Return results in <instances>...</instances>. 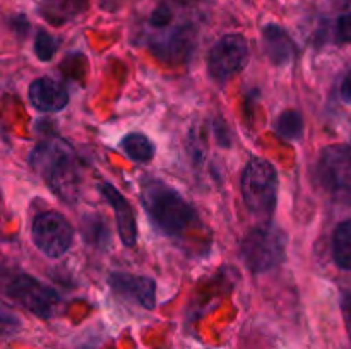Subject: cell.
<instances>
[{
    "label": "cell",
    "instance_id": "obj_1",
    "mask_svg": "<svg viewBox=\"0 0 351 349\" xmlns=\"http://www.w3.org/2000/svg\"><path fill=\"white\" fill-rule=\"evenodd\" d=\"M201 12L189 0H163L151 10L146 23V43L165 64H184L199 41Z\"/></svg>",
    "mask_w": 351,
    "mask_h": 349
},
{
    "label": "cell",
    "instance_id": "obj_2",
    "mask_svg": "<svg viewBox=\"0 0 351 349\" xmlns=\"http://www.w3.org/2000/svg\"><path fill=\"white\" fill-rule=\"evenodd\" d=\"M29 164L48 187L65 202L74 204L79 197V161L74 149L60 139L43 140L29 154Z\"/></svg>",
    "mask_w": 351,
    "mask_h": 349
},
{
    "label": "cell",
    "instance_id": "obj_3",
    "mask_svg": "<svg viewBox=\"0 0 351 349\" xmlns=\"http://www.w3.org/2000/svg\"><path fill=\"white\" fill-rule=\"evenodd\" d=\"M141 202L154 228L168 236L182 235L195 218L192 205L175 188L154 178L141 183Z\"/></svg>",
    "mask_w": 351,
    "mask_h": 349
},
{
    "label": "cell",
    "instance_id": "obj_4",
    "mask_svg": "<svg viewBox=\"0 0 351 349\" xmlns=\"http://www.w3.org/2000/svg\"><path fill=\"white\" fill-rule=\"evenodd\" d=\"M315 183L338 204L351 205V147L329 146L315 164Z\"/></svg>",
    "mask_w": 351,
    "mask_h": 349
},
{
    "label": "cell",
    "instance_id": "obj_5",
    "mask_svg": "<svg viewBox=\"0 0 351 349\" xmlns=\"http://www.w3.org/2000/svg\"><path fill=\"white\" fill-rule=\"evenodd\" d=\"M242 195L252 214L264 218L273 214L278 197V173L269 161L254 157L247 163L242 173Z\"/></svg>",
    "mask_w": 351,
    "mask_h": 349
},
{
    "label": "cell",
    "instance_id": "obj_6",
    "mask_svg": "<svg viewBox=\"0 0 351 349\" xmlns=\"http://www.w3.org/2000/svg\"><path fill=\"white\" fill-rule=\"evenodd\" d=\"M242 257L252 272H267L285 262L287 235L274 224L257 226L243 238Z\"/></svg>",
    "mask_w": 351,
    "mask_h": 349
},
{
    "label": "cell",
    "instance_id": "obj_7",
    "mask_svg": "<svg viewBox=\"0 0 351 349\" xmlns=\"http://www.w3.org/2000/svg\"><path fill=\"white\" fill-rule=\"evenodd\" d=\"M247 62H249V43L239 33H230L219 38L208 51L206 58L208 74L219 84H225L240 74Z\"/></svg>",
    "mask_w": 351,
    "mask_h": 349
},
{
    "label": "cell",
    "instance_id": "obj_8",
    "mask_svg": "<svg viewBox=\"0 0 351 349\" xmlns=\"http://www.w3.org/2000/svg\"><path fill=\"white\" fill-rule=\"evenodd\" d=\"M31 236L36 248L43 255H47L48 259H58L71 248L74 229L60 212L48 211L34 218Z\"/></svg>",
    "mask_w": 351,
    "mask_h": 349
},
{
    "label": "cell",
    "instance_id": "obj_9",
    "mask_svg": "<svg viewBox=\"0 0 351 349\" xmlns=\"http://www.w3.org/2000/svg\"><path fill=\"white\" fill-rule=\"evenodd\" d=\"M7 294L21 307L27 308L31 313L41 318L51 317L58 303V294L53 287L40 283L27 274L14 277L7 286Z\"/></svg>",
    "mask_w": 351,
    "mask_h": 349
},
{
    "label": "cell",
    "instance_id": "obj_10",
    "mask_svg": "<svg viewBox=\"0 0 351 349\" xmlns=\"http://www.w3.org/2000/svg\"><path fill=\"white\" fill-rule=\"evenodd\" d=\"M108 286L115 294L137 303L146 310H153L156 305V283L151 277L136 276L127 272H112Z\"/></svg>",
    "mask_w": 351,
    "mask_h": 349
},
{
    "label": "cell",
    "instance_id": "obj_11",
    "mask_svg": "<svg viewBox=\"0 0 351 349\" xmlns=\"http://www.w3.org/2000/svg\"><path fill=\"white\" fill-rule=\"evenodd\" d=\"M99 194L105 197V201L108 202L110 207L115 212L117 228H119L122 243L125 246H134L137 240V222L130 202L108 181L99 183Z\"/></svg>",
    "mask_w": 351,
    "mask_h": 349
},
{
    "label": "cell",
    "instance_id": "obj_12",
    "mask_svg": "<svg viewBox=\"0 0 351 349\" xmlns=\"http://www.w3.org/2000/svg\"><path fill=\"white\" fill-rule=\"evenodd\" d=\"M29 99L40 112H60L67 106L69 92L58 81L50 77L34 79L29 84Z\"/></svg>",
    "mask_w": 351,
    "mask_h": 349
},
{
    "label": "cell",
    "instance_id": "obj_13",
    "mask_svg": "<svg viewBox=\"0 0 351 349\" xmlns=\"http://www.w3.org/2000/svg\"><path fill=\"white\" fill-rule=\"evenodd\" d=\"M263 43L267 58L276 67L291 64L297 55V47L290 34L278 24H266L263 27Z\"/></svg>",
    "mask_w": 351,
    "mask_h": 349
},
{
    "label": "cell",
    "instance_id": "obj_14",
    "mask_svg": "<svg viewBox=\"0 0 351 349\" xmlns=\"http://www.w3.org/2000/svg\"><path fill=\"white\" fill-rule=\"evenodd\" d=\"M88 9V0H45L40 14L53 26H62Z\"/></svg>",
    "mask_w": 351,
    "mask_h": 349
},
{
    "label": "cell",
    "instance_id": "obj_15",
    "mask_svg": "<svg viewBox=\"0 0 351 349\" xmlns=\"http://www.w3.org/2000/svg\"><path fill=\"white\" fill-rule=\"evenodd\" d=\"M81 233L89 245L99 250H106L112 243V233L108 224L99 214H86L81 219Z\"/></svg>",
    "mask_w": 351,
    "mask_h": 349
},
{
    "label": "cell",
    "instance_id": "obj_16",
    "mask_svg": "<svg viewBox=\"0 0 351 349\" xmlns=\"http://www.w3.org/2000/svg\"><path fill=\"white\" fill-rule=\"evenodd\" d=\"M123 153L127 154V157H130L136 163H147L154 157V144L147 139L144 133L141 132H130L120 142Z\"/></svg>",
    "mask_w": 351,
    "mask_h": 349
},
{
    "label": "cell",
    "instance_id": "obj_17",
    "mask_svg": "<svg viewBox=\"0 0 351 349\" xmlns=\"http://www.w3.org/2000/svg\"><path fill=\"white\" fill-rule=\"evenodd\" d=\"M332 259L338 267L351 270V219L336 228L332 236Z\"/></svg>",
    "mask_w": 351,
    "mask_h": 349
},
{
    "label": "cell",
    "instance_id": "obj_18",
    "mask_svg": "<svg viewBox=\"0 0 351 349\" xmlns=\"http://www.w3.org/2000/svg\"><path fill=\"white\" fill-rule=\"evenodd\" d=\"M274 132L285 140H300L304 135V120L297 109H287L278 116L274 123Z\"/></svg>",
    "mask_w": 351,
    "mask_h": 349
},
{
    "label": "cell",
    "instance_id": "obj_19",
    "mask_svg": "<svg viewBox=\"0 0 351 349\" xmlns=\"http://www.w3.org/2000/svg\"><path fill=\"white\" fill-rule=\"evenodd\" d=\"M58 48V40L55 36H51L47 31H38L36 38H34V53L40 60L48 62L51 60V57L55 55Z\"/></svg>",
    "mask_w": 351,
    "mask_h": 349
},
{
    "label": "cell",
    "instance_id": "obj_20",
    "mask_svg": "<svg viewBox=\"0 0 351 349\" xmlns=\"http://www.w3.org/2000/svg\"><path fill=\"white\" fill-rule=\"evenodd\" d=\"M336 41L338 43H351V12L343 14L336 21Z\"/></svg>",
    "mask_w": 351,
    "mask_h": 349
},
{
    "label": "cell",
    "instance_id": "obj_21",
    "mask_svg": "<svg viewBox=\"0 0 351 349\" xmlns=\"http://www.w3.org/2000/svg\"><path fill=\"white\" fill-rule=\"evenodd\" d=\"M339 94H341V99L346 105H351V70L345 75V79H343L341 88H339Z\"/></svg>",
    "mask_w": 351,
    "mask_h": 349
},
{
    "label": "cell",
    "instance_id": "obj_22",
    "mask_svg": "<svg viewBox=\"0 0 351 349\" xmlns=\"http://www.w3.org/2000/svg\"><path fill=\"white\" fill-rule=\"evenodd\" d=\"M10 23H12V29L21 34H26L27 29H29V23H27L23 16H14L12 19H10Z\"/></svg>",
    "mask_w": 351,
    "mask_h": 349
},
{
    "label": "cell",
    "instance_id": "obj_23",
    "mask_svg": "<svg viewBox=\"0 0 351 349\" xmlns=\"http://www.w3.org/2000/svg\"><path fill=\"white\" fill-rule=\"evenodd\" d=\"M343 317H345L346 328H348L351 335V294H346V296L343 298Z\"/></svg>",
    "mask_w": 351,
    "mask_h": 349
}]
</instances>
